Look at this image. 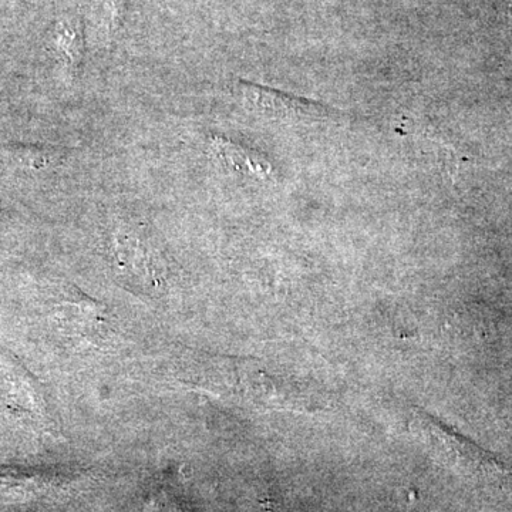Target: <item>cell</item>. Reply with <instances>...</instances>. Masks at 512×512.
<instances>
[{
    "instance_id": "7a4b0ae2",
    "label": "cell",
    "mask_w": 512,
    "mask_h": 512,
    "mask_svg": "<svg viewBox=\"0 0 512 512\" xmlns=\"http://www.w3.org/2000/svg\"><path fill=\"white\" fill-rule=\"evenodd\" d=\"M242 104L252 113L271 120L303 121L318 120L328 116L329 110L311 100L296 99L288 94L256 86L254 83L235 84Z\"/></svg>"
},
{
    "instance_id": "5b68a950",
    "label": "cell",
    "mask_w": 512,
    "mask_h": 512,
    "mask_svg": "<svg viewBox=\"0 0 512 512\" xmlns=\"http://www.w3.org/2000/svg\"><path fill=\"white\" fill-rule=\"evenodd\" d=\"M111 249H114V262L128 278L146 281L151 286L158 285L157 276L151 265L153 258L148 254L147 244H143L137 237L119 234Z\"/></svg>"
},
{
    "instance_id": "8992f818",
    "label": "cell",
    "mask_w": 512,
    "mask_h": 512,
    "mask_svg": "<svg viewBox=\"0 0 512 512\" xmlns=\"http://www.w3.org/2000/svg\"><path fill=\"white\" fill-rule=\"evenodd\" d=\"M264 510L265 512H279L278 508H276L274 501L271 500L264 501Z\"/></svg>"
},
{
    "instance_id": "3957f363",
    "label": "cell",
    "mask_w": 512,
    "mask_h": 512,
    "mask_svg": "<svg viewBox=\"0 0 512 512\" xmlns=\"http://www.w3.org/2000/svg\"><path fill=\"white\" fill-rule=\"evenodd\" d=\"M62 320L70 335L96 348H104L116 335L114 320L103 303L76 293V299L62 305Z\"/></svg>"
},
{
    "instance_id": "6da1fadb",
    "label": "cell",
    "mask_w": 512,
    "mask_h": 512,
    "mask_svg": "<svg viewBox=\"0 0 512 512\" xmlns=\"http://www.w3.org/2000/svg\"><path fill=\"white\" fill-rule=\"evenodd\" d=\"M410 427L414 434L430 448L434 456L443 458L444 463L453 464L473 473H491L498 470L497 464L480 448L468 443L453 430L441 424L439 420L420 409L413 410Z\"/></svg>"
},
{
    "instance_id": "277c9868",
    "label": "cell",
    "mask_w": 512,
    "mask_h": 512,
    "mask_svg": "<svg viewBox=\"0 0 512 512\" xmlns=\"http://www.w3.org/2000/svg\"><path fill=\"white\" fill-rule=\"evenodd\" d=\"M210 147L215 158L229 171L261 181L274 178V167L271 163L251 148L239 146L220 136L211 138Z\"/></svg>"
}]
</instances>
